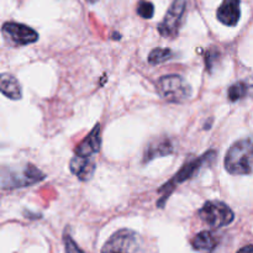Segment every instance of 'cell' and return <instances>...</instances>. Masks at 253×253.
I'll return each mask as SVG.
<instances>
[{"label": "cell", "mask_w": 253, "mask_h": 253, "mask_svg": "<svg viewBox=\"0 0 253 253\" xmlns=\"http://www.w3.org/2000/svg\"><path fill=\"white\" fill-rule=\"evenodd\" d=\"M137 14L140 15L142 19H152L155 15V6L151 1L147 0H140L137 4Z\"/></svg>", "instance_id": "ac0fdd59"}, {"label": "cell", "mask_w": 253, "mask_h": 253, "mask_svg": "<svg viewBox=\"0 0 253 253\" xmlns=\"http://www.w3.org/2000/svg\"><path fill=\"white\" fill-rule=\"evenodd\" d=\"M86 1L91 2V4H94V2H96V1H98V0H86Z\"/></svg>", "instance_id": "7402d4cb"}, {"label": "cell", "mask_w": 253, "mask_h": 253, "mask_svg": "<svg viewBox=\"0 0 253 253\" xmlns=\"http://www.w3.org/2000/svg\"><path fill=\"white\" fill-rule=\"evenodd\" d=\"M101 136H100V125L96 124L93 130L88 136L76 147V155L83 156V157H91L93 155L100 151Z\"/></svg>", "instance_id": "7c38bea8"}, {"label": "cell", "mask_w": 253, "mask_h": 253, "mask_svg": "<svg viewBox=\"0 0 253 253\" xmlns=\"http://www.w3.org/2000/svg\"><path fill=\"white\" fill-rule=\"evenodd\" d=\"M237 253H253V245H249V246L242 247Z\"/></svg>", "instance_id": "ffe728a7"}, {"label": "cell", "mask_w": 253, "mask_h": 253, "mask_svg": "<svg viewBox=\"0 0 253 253\" xmlns=\"http://www.w3.org/2000/svg\"><path fill=\"white\" fill-rule=\"evenodd\" d=\"M101 253H146L145 245L137 232L128 229L116 231L101 249Z\"/></svg>", "instance_id": "5b68a950"}, {"label": "cell", "mask_w": 253, "mask_h": 253, "mask_svg": "<svg viewBox=\"0 0 253 253\" xmlns=\"http://www.w3.org/2000/svg\"><path fill=\"white\" fill-rule=\"evenodd\" d=\"M157 90L161 98L168 103L182 104L192 96V86L183 77L178 74L163 76L157 83Z\"/></svg>", "instance_id": "277c9868"}, {"label": "cell", "mask_w": 253, "mask_h": 253, "mask_svg": "<svg viewBox=\"0 0 253 253\" xmlns=\"http://www.w3.org/2000/svg\"><path fill=\"white\" fill-rule=\"evenodd\" d=\"M63 240H64V249H66V253H84L81 249H79L78 245L74 242V240L72 239V236L68 234V232L64 234Z\"/></svg>", "instance_id": "d6986e66"}, {"label": "cell", "mask_w": 253, "mask_h": 253, "mask_svg": "<svg viewBox=\"0 0 253 253\" xmlns=\"http://www.w3.org/2000/svg\"><path fill=\"white\" fill-rule=\"evenodd\" d=\"M246 82H247V85H249V94L253 95V77L250 79H246Z\"/></svg>", "instance_id": "44dd1931"}, {"label": "cell", "mask_w": 253, "mask_h": 253, "mask_svg": "<svg viewBox=\"0 0 253 253\" xmlns=\"http://www.w3.org/2000/svg\"><path fill=\"white\" fill-rule=\"evenodd\" d=\"M221 59V53H220L219 49L216 47H211L207 51L204 57V61H205V67H207V71L212 73L215 67L217 66L219 61Z\"/></svg>", "instance_id": "e0dca14e"}, {"label": "cell", "mask_w": 253, "mask_h": 253, "mask_svg": "<svg viewBox=\"0 0 253 253\" xmlns=\"http://www.w3.org/2000/svg\"><path fill=\"white\" fill-rule=\"evenodd\" d=\"M174 57V52L169 48H157L152 49L148 54V63L151 64H161L167 62L168 59H172Z\"/></svg>", "instance_id": "2e32d148"}, {"label": "cell", "mask_w": 253, "mask_h": 253, "mask_svg": "<svg viewBox=\"0 0 253 253\" xmlns=\"http://www.w3.org/2000/svg\"><path fill=\"white\" fill-rule=\"evenodd\" d=\"M46 178L42 170L34 165H26L20 168L2 167L1 188L2 189H16V188L29 187L40 183Z\"/></svg>", "instance_id": "3957f363"}, {"label": "cell", "mask_w": 253, "mask_h": 253, "mask_svg": "<svg viewBox=\"0 0 253 253\" xmlns=\"http://www.w3.org/2000/svg\"><path fill=\"white\" fill-rule=\"evenodd\" d=\"M199 216L211 229L227 226L235 219V214L231 208L219 200L205 203L204 207L199 210Z\"/></svg>", "instance_id": "8992f818"}, {"label": "cell", "mask_w": 253, "mask_h": 253, "mask_svg": "<svg viewBox=\"0 0 253 253\" xmlns=\"http://www.w3.org/2000/svg\"><path fill=\"white\" fill-rule=\"evenodd\" d=\"M174 152V145L172 140L168 137H158L151 141L146 147L143 153V163L153 161L155 158L165 157V156L172 155Z\"/></svg>", "instance_id": "30bf717a"}, {"label": "cell", "mask_w": 253, "mask_h": 253, "mask_svg": "<svg viewBox=\"0 0 253 253\" xmlns=\"http://www.w3.org/2000/svg\"><path fill=\"white\" fill-rule=\"evenodd\" d=\"M225 168L230 174L247 175L253 170V138H244L229 148Z\"/></svg>", "instance_id": "7a4b0ae2"}, {"label": "cell", "mask_w": 253, "mask_h": 253, "mask_svg": "<svg viewBox=\"0 0 253 253\" xmlns=\"http://www.w3.org/2000/svg\"><path fill=\"white\" fill-rule=\"evenodd\" d=\"M0 90L11 100H19L22 96L21 85L17 79L9 73H2L0 77Z\"/></svg>", "instance_id": "5bb4252c"}, {"label": "cell", "mask_w": 253, "mask_h": 253, "mask_svg": "<svg viewBox=\"0 0 253 253\" xmlns=\"http://www.w3.org/2000/svg\"><path fill=\"white\" fill-rule=\"evenodd\" d=\"M187 1L185 0H174L168 9L165 19L158 25L157 30L166 39H174L179 34L180 26L183 22V16L185 12Z\"/></svg>", "instance_id": "52a82bcc"}, {"label": "cell", "mask_w": 253, "mask_h": 253, "mask_svg": "<svg viewBox=\"0 0 253 253\" xmlns=\"http://www.w3.org/2000/svg\"><path fill=\"white\" fill-rule=\"evenodd\" d=\"M247 95H249V85H247L246 81L236 82L227 90V96H229L230 101L241 100Z\"/></svg>", "instance_id": "9a60e30c"}, {"label": "cell", "mask_w": 253, "mask_h": 253, "mask_svg": "<svg viewBox=\"0 0 253 253\" xmlns=\"http://www.w3.org/2000/svg\"><path fill=\"white\" fill-rule=\"evenodd\" d=\"M215 157H216V151L210 150V151H208V152H205L203 156H200V157L194 158V160H190L189 162L185 163V165L180 168L179 172H177V174H175L174 177L169 180V182L166 183V184L163 185L160 190H158V192L162 193L163 195H162V198H161V199L157 202V207H160V208L165 207L166 202H167V199L169 198L170 193L174 190V188L177 187L178 184H180V183H184V182H187V180L194 178L195 175H197L198 173L203 169V168L207 167V166H209V165H211V163L214 162Z\"/></svg>", "instance_id": "6da1fadb"}, {"label": "cell", "mask_w": 253, "mask_h": 253, "mask_svg": "<svg viewBox=\"0 0 253 253\" xmlns=\"http://www.w3.org/2000/svg\"><path fill=\"white\" fill-rule=\"evenodd\" d=\"M95 162L90 157H83V156H74L69 162V169L77 175L82 182H88L93 178L95 172Z\"/></svg>", "instance_id": "8fae6325"}, {"label": "cell", "mask_w": 253, "mask_h": 253, "mask_svg": "<svg viewBox=\"0 0 253 253\" xmlns=\"http://www.w3.org/2000/svg\"><path fill=\"white\" fill-rule=\"evenodd\" d=\"M216 17L226 26H236L241 17V1L240 0H224L216 11Z\"/></svg>", "instance_id": "9c48e42d"}, {"label": "cell", "mask_w": 253, "mask_h": 253, "mask_svg": "<svg viewBox=\"0 0 253 253\" xmlns=\"http://www.w3.org/2000/svg\"><path fill=\"white\" fill-rule=\"evenodd\" d=\"M219 237L211 231H202L192 240V246L200 253H214L219 246Z\"/></svg>", "instance_id": "4fadbf2b"}, {"label": "cell", "mask_w": 253, "mask_h": 253, "mask_svg": "<svg viewBox=\"0 0 253 253\" xmlns=\"http://www.w3.org/2000/svg\"><path fill=\"white\" fill-rule=\"evenodd\" d=\"M1 32L5 41L15 47L35 43L39 40V34L34 29L17 22H5Z\"/></svg>", "instance_id": "ba28073f"}]
</instances>
